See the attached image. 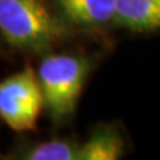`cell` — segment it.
<instances>
[{
  "mask_svg": "<svg viewBox=\"0 0 160 160\" xmlns=\"http://www.w3.org/2000/svg\"><path fill=\"white\" fill-rule=\"evenodd\" d=\"M0 33L16 48L42 51L66 31L42 0H0Z\"/></svg>",
  "mask_w": 160,
  "mask_h": 160,
  "instance_id": "cell-1",
  "label": "cell"
},
{
  "mask_svg": "<svg viewBox=\"0 0 160 160\" xmlns=\"http://www.w3.org/2000/svg\"><path fill=\"white\" fill-rule=\"evenodd\" d=\"M44 98L32 68L0 82V118L19 132L35 131Z\"/></svg>",
  "mask_w": 160,
  "mask_h": 160,
  "instance_id": "cell-3",
  "label": "cell"
},
{
  "mask_svg": "<svg viewBox=\"0 0 160 160\" xmlns=\"http://www.w3.org/2000/svg\"><path fill=\"white\" fill-rule=\"evenodd\" d=\"M124 142L112 128H100L82 147L79 160H116L123 155Z\"/></svg>",
  "mask_w": 160,
  "mask_h": 160,
  "instance_id": "cell-6",
  "label": "cell"
},
{
  "mask_svg": "<svg viewBox=\"0 0 160 160\" xmlns=\"http://www.w3.org/2000/svg\"><path fill=\"white\" fill-rule=\"evenodd\" d=\"M29 160H79V147L68 140H49L27 153Z\"/></svg>",
  "mask_w": 160,
  "mask_h": 160,
  "instance_id": "cell-7",
  "label": "cell"
},
{
  "mask_svg": "<svg viewBox=\"0 0 160 160\" xmlns=\"http://www.w3.org/2000/svg\"><path fill=\"white\" fill-rule=\"evenodd\" d=\"M63 16L83 28H100L113 22L116 0H56Z\"/></svg>",
  "mask_w": 160,
  "mask_h": 160,
  "instance_id": "cell-5",
  "label": "cell"
},
{
  "mask_svg": "<svg viewBox=\"0 0 160 160\" xmlns=\"http://www.w3.org/2000/svg\"><path fill=\"white\" fill-rule=\"evenodd\" d=\"M113 22L133 32L160 28V0H116Z\"/></svg>",
  "mask_w": 160,
  "mask_h": 160,
  "instance_id": "cell-4",
  "label": "cell"
},
{
  "mask_svg": "<svg viewBox=\"0 0 160 160\" xmlns=\"http://www.w3.org/2000/svg\"><path fill=\"white\" fill-rule=\"evenodd\" d=\"M89 72V64L82 56L49 55L39 67V82L44 106L55 120L69 118L76 109Z\"/></svg>",
  "mask_w": 160,
  "mask_h": 160,
  "instance_id": "cell-2",
  "label": "cell"
}]
</instances>
